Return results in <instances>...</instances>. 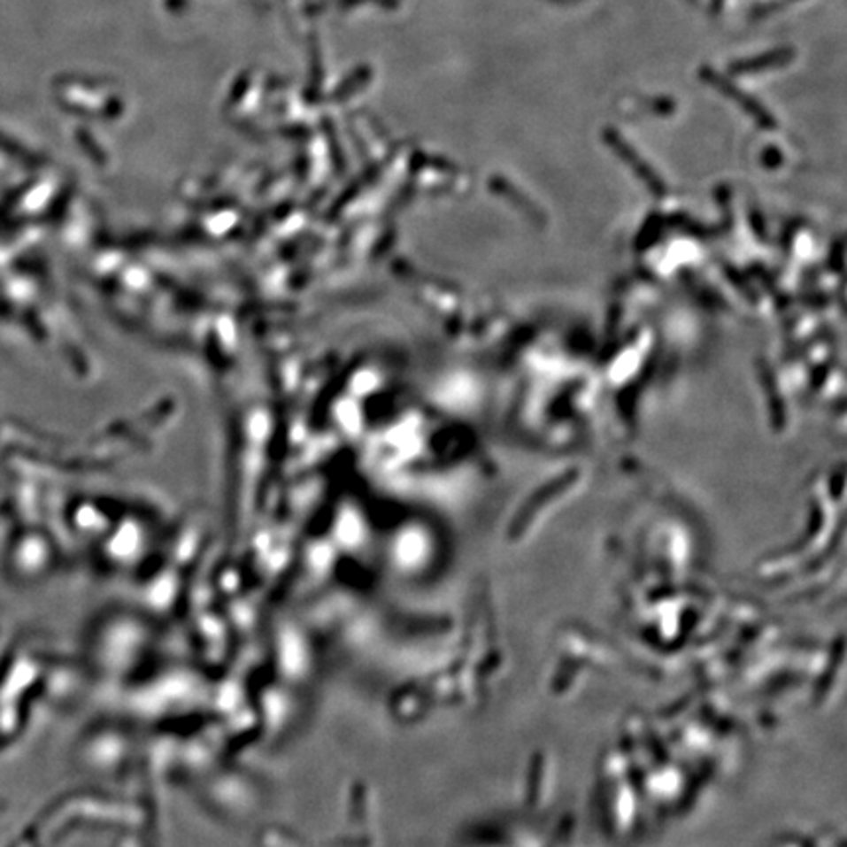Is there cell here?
<instances>
[{"label":"cell","instance_id":"2","mask_svg":"<svg viewBox=\"0 0 847 847\" xmlns=\"http://www.w3.org/2000/svg\"><path fill=\"white\" fill-rule=\"evenodd\" d=\"M792 58H795V50L792 48H777L773 51L759 53V56L755 58L734 61L730 65V71L732 73H759V71L787 65V63L792 61Z\"/></svg>","mask_w":847,"mask_h":847},{"label":"cell","instance_id":"3","mask_svg":"<svg viewBox=\"0 0 847 847\" xmlns=\"http://www.w3.org/2000/svg\"><path fill=\"white\" fill-rule=\"evenodd\" d=\"M722 4H724V0H712V11L718 12L722 8Z\"/></svg>","mask_w":847,"mask_h":847},{"label":"cell","instance_id":"1","mask_svg":"<svg viewBox=\"0 0 847 847\" xmlns=\"http://www.w3.org/2000/svg\"><path fill=\"white\" fill-rule=\"evenodd\" d=\"M700 79L706 81V83L712 85L714 89L722 90V93H726L732 100H735V103H742L745 108H748V112H751L755 118H759V120H761L763 124H767V122L771 124V116H767V114L763 112V108H761L759 103H755L753 98L745 96L743 90L737 89V87L732 83V81H728L726 77H722L720 73L714 71L712 67H703V69H700Z\"/></svg>","mask_w":847,"mask_h":847}]
</instances>
